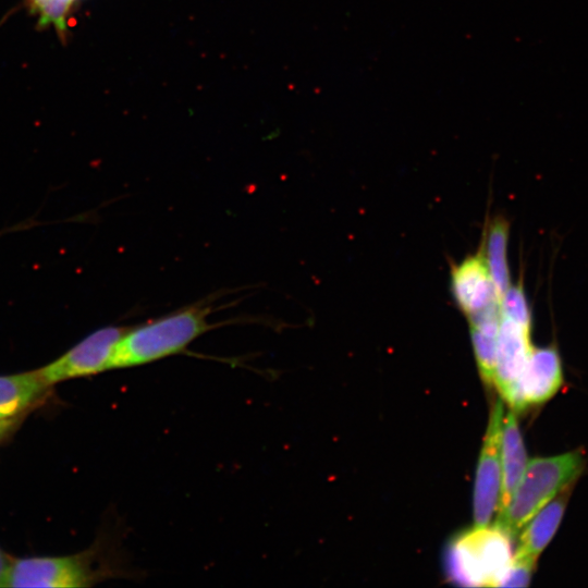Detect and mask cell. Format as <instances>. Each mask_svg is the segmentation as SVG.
<instances>
[{
    "label": "cell",
    "mask_w": 588,
    "mask_h": 588,
    "mask_svg": "<svg viewBox=\"0 0 588 588\" xmlns=\"http://www.w3.org/2000/svg\"><path fill=\"white\" fill-rule=\"evenodd\" d=\"M213 301H198L127 328L114 348L111 369L143 366L186 352L194 341L219 326L209 321L216 310Z\"/></svg>",
    "instance_id": "1"
},
{
    "label": "cell",
    "mask_w": 588,
    "mask_h": 588,
    "mask_svg": "<svg viewBox=\"0 0 588 588\" xmlns=\"http://www.w3.org/2000/svg\"><path fill=\"white\" fill-rule=\"evenodd\" d=\"M501 316L531 326V313L522 284L510 286L500 302Z\"/></svg>",
    "instance_id": "16"
},
{
    "label": "cell",
    "mask_w": 588,
    "mask_h": 588,
    "mask_svg": "<svg viewBox=\"0 0 588 588\" xmlns=\"http://www.w3.org/2000/svg\"><path fill=\"white\" fill-rule=\"evenodd\" d=\"M48 388L37 370L0 376V418L24 414L45 396Z\"/></svg>",
    "instance_id": "12"
},
{
    "label": "cell",
    "mask_w": 588,
    "mask_h": 588,
    "mask_svg": "<svg viewBox=\"0 0 588 588\" xmlns=\"http://www.w3.org/2000/svg\"><path fill=\"white\" fill-rule=\"evenodd\" d=\"M127 328L109 326L100 328L54 362L37 369L47 385L93 376L111 369L114 348Z\"/></svg>",
    "instance_id": "5"
},
{
    "label": "cell",
    "mask_w": 588,
    "mask_h": 588,
    "mask_svg": "<svg viewBox=\"0 0 588 588\" xmlns=\"http://www.w3.org/2000/svg\"><path fill=\"white\" fill-rule=\"evenodd\" d=\"M583 468L584 456L578 451L529 460L506 507L498 513L494 523L514 538L538 511L574 483Z\"/></svg>",
    "instance_id": "3"
},
{
    "label": "cell",
    "mask_w": 588,
    "mask_h": 588,
    "mask_svg": "<svg viewBox=\"0 0 588 588\" xmlns=\"http://www.w3.org/2000/svg\"><path fill=\"white\" fill-rule=\"evenodd\" d=\"M451 285L454 299L467 318L499 301L481 250L452 267Z\"/></svg>",
    "instance_id": "9"
},
{
    "label": "cell",
    "mask_w": 588,
    "mask_h": 588,
    "mask_svg": "<svg viewBox=\"0 0 588 588\" xmlns=\"http://www.w3.org/2000/svg\"><path fill=\"white\" fill-rule=\"evenodd\" d=\"M509 224L504 219L497 218L489 225L486 238V265L494 287L495 295L501 302L511 286L507 264Z\"/></svg>",
    "instance_id": "13"
},
{
    "label": "cell",
    "mask_w": 588,
    "mask_h": 588,
    "mask_svg": "<svg viewBox=\"0 0 588 588\" xmlns=\"http://www.w3.org/2000/svg\"><path fill=\"white\" fill-rule=\"evenodd\" d=\"M19 417L0 418V441L3 440L15 427Z\"/></svg>",
    "instance_id": "19"
},
{
    "label": "cell",
    "mask_w": 588,
    "mask_h": 588,
    "mask_svg": "<svg viewBox=\"0 0 588 588\" xmlns=\"http://www.w3.org/2000/svg\"><path fill=\"white\" fill-rule=\"evenodd\" d=\"M504 409L498 401L490 415L476 471L474 488L475 526L489 525L498 510L501 488V437Z\"/></svg>",
    "instance_id": "6"
},
{
    "label": "cell",
    "mask_w": 588,
    "mask_h": 588,
    "mask_svg": "<svg viewBox=\"0 0 588 588\" xmlns=\"http://www.w3.org/2000/svg\"><path fill=\"white\" fill-rule=\"evenodd\" d=\"M121 577L140 578V572L128 569L114 548L97 542L73 555L14 559L5 587L78 588Z\"/></svg>",
    "instance_id": "2"
},
{
    "label": "cell",
    "mask_w": 588,
    "mask_h": 588,
    "mask_svg": "<svg viewBox=\"0 0 588 588\" xmlns=\"http://www.w3.org/2000/svg\"><path fill=\"white\" fill-rule=\"evenodd\" d=\"M14 559L0 548V587H5L8 574Z\"/></svg>",
    "instance_id": "18"
},
{
    "label": "cell",
    "mask_w": 588,
    "mask_h": 588,
    "mask_svg": "<svg viewBox=\"0 0 588 588\" xmlns=\"http://www.w3.org/2000/svg\"><path fill=\"white\" fill-rule=\"evenodd\" d=\"M535 565V562L513 555L498 587H527L530 583Z\"/></svg>",
    "instance_id": "17"
},
{
    "label": "cell",
    "mask_w": 588,
    "mask_h": 588,
    "mask_svg": "<svg viewBox=\"0 0 588 588\" xmlns=\"http://www.w3.org/2000/svg\"><path fill=\"white\" fill-rule=\"evenodd\" d=\"M513 539L495 523L464 531L448 550L450 578L468 587H498L514 555Z\"/></svg>",
    "instance_id": "4"
},
{
    "label": "cell",
    "mask_w": 588,
    "mask_h": 588,
    "mask_svg": "<svg viewBox=\"0 0 588 588\" xmlns=\"http://www.w3.org/2000/svg\"><path fill=\"white\" fill-rule=\"evenodd\" d=\"M563 383L561 358L554 347L531 351L528 360L503 400L514 412L553 397Z\"/></svg>",
    "instance_id": "7"
},
{
    "label": "cell",
    "mask_w": 588,
    "mask_h": 588,
    "mask_svg": "<svg viewBox=\"0 0 588 588\" xmlns=\"http://www.w3.org/2000/svg\"><path fill=\"white\" fill-rule=\"evenodd\" d=\"M568 491L569 487L562 490L525 524L520 530L515 556L537 562L538 556L550 543L562 522Z\"/></svg>",
    "instance_id": "10"
},
{
    "label": "cell",
    "mask_w": 588,
    "mask_h": 588,
    "mask_svg": "<svg viewBox=\"0 0 588 588\" xmlns=\"http://www.w3.org/2000/svg\"><path fill=\"white\" fill-rule=\"evenodd\" d=\"M75 0H27L33 13L38 16V24L52 25L59 33L66 30V16Z\"/></svg>",
    "instance_id": "15"
},
{
    "label": "cell",
    "mask_w": 588,
    "mask_h": 588,
    "mask_svg": "<svg viewBox=\"0 0 588 588\" xmlns=\"http://www.w3.org/2000/svg\"><path fill=\"white\" fill-rule=\"evenodd\" d=\"M531 326L501 316L497 335L493 384L504 397L522 373L534 350Z\"/></svg>",
    "instance_id": "8"
},
{
    "label": "cell",
    "mask_w": 588,
    "mask_h": 588,
    "mask_svg": "<svg viewBox=\"0 0 588 588\" xmlns=\"http://www.w3.org/2000/svg\"><path fill=\"white\" fill-rule=\"evenodd\" d=\"M527 455L518 427L516 412L510 411L503 418L501 437V488L498 513L507 505L527 465Z\"/></svg>",
    "instance_id": "11"
},
{
    "label": "cell",
    "mask_w": 588,
    "mask_h": 588,
    "mask_svg": "<svg viewBox=\"0 0 588 588\" xmlns=\"http://www.w3.org/2000/svg\"><path fill=\"white\" fill-rule=\"evenodd\" d=\"M498 332L470 327L473 348L482 380L493 384Z\"/></svg>",
    "instance_id": "14"
}]
</instances>
